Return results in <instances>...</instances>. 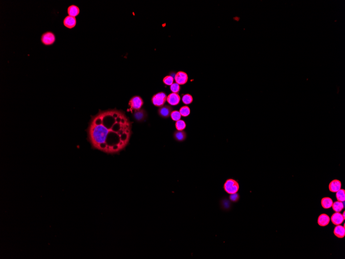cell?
Segmentation results:
<instances>
[{
    "instance_id": "4",
    "label": "cell",
    "mask_w": 345,
    "mask_h": 259,
    "mask_svg": "<svg viewBox=\"0 0 345 259\" xmlns=\"http://www.w3.org/2000/svg\"><path fill=\"white\" fill-rule=\"evenodd\" d=\"M167 96L164 92H158L152 96L151 101L154 106L161 107L164 105L167 101Z\"/></svg>"
},
{
    "instance_id": "1",
    "label": "cell",
    "mask_w": 345,
    "mask_h": 259,
    "mask_svg": "<svg viewBox=\"0 0 345 259\" xmlns=\"http://www.w3.org/2000/svg\"><path fill=\"white\" fill-rule=\"evenodd\" d=\"M132 123L125 112L117 109L99 110L91 116L86 130L93 149L108 154H118L129 143Z\"/></svg>"
},
{
    "instance_id": "19",
    "label": "cell",
    "mask_w": 345,
    "mask_h": 259,
    "mask_svg": "<svg viewBox=\"0 0 345 259\" xmlns=\"http://www.w3.org/2000/svg\"><path fill=\"white\" fill-rule=\"evenodd\" d=\"M332 208L335 212H341L344 208V205L342 202L336 201L332 204Z\"/></svg>"
},
{
    "instance_id": "27",
    "label": "cell",
    "mask_w": 345,
    "mask_h": 259,
    "mask_svg": "<svg viewBox=\"0 0 345 259\" xmlns=\"http://www.w3.org/2000/svg\"><path fill=\"white\" fill-rule=\"evenodd\" d=\"M239 195L237 194V193L230 195V196H229V200L232 201V202H238V201H239Z\"/></svg>"
},
{
    "instance_id": "10",
    "label": "cell",
    "mask_w": 345,
    "mask_h": 259,
    "mask_svg": "<svg viewBox=\"0 0 345 259\" xmlns=\"http://www.w3.org/2000/svg\"><path fill=\"white\" fill-rule=\"evenodd\" d=\"M63 24L66 28L68 29H72L77 24V20L75 17L68 15L64 18Z\"/></svg>"
},
{
    "instance_id": "26",
    "label": "cell",
    "mask_w": 345,
    "mask_h": 259,
    "mask_svg": "<svg viewBox=\"0 0 345 259\" xmlns=\"http://www.w3.org/2000/svg\"><path fill=\"white\" fill-rule=\"evenodd\" d=\"M170 90L172 92V93H178L180 90V85H178L177 83H173L170 86Z\"/></svg>"
},
{
    "instance_id": "13",
    "label": "cell",
    "mask_w": 345,
    "mask_h": 259,
    "mask_svg": "<svg viewBox=\"0 0 345 259\" xmlns=\"http://www.w3.org/2000/svg\"><path fill=\"white\" fill-rule=\"evenodd\" d=\"M331 219L332 223L337 226L342 224L345 220L342 217V214H341L339 212H336L333 214Z\"/></svg>"
},
{
    "instance_id": "6",
    "label": "cell",
    "mask_w": 345,
    "mask_h": 259,
    "mask_svg": "<svg viewBox=\"0 0 345 259\" xmlns=\"http://www.w3.org/2000/svg\"><path fill=\"white\" fill-rule=\"evenodd\" d=\"M172 107L168 105H163L159 108L158 110V114L160 117L163 118H167L171 116V114L172 111Z\"/></svg>"
},
{
    "instance_id": "5",
    "label": "cell",
    "mask_w": 345,
    "mask_h": 259,
    "mask_svg": "<svg viewBox=\"0 0 345 259\" xmlns=\"http://www.w3.org/2000/svg\"><path fill=\"white\" fill-rule=\"evenodd\" d=\"M55 35L53 32L50 31L45 32L42 34L41 37V41L45 45H51L55 41Z\"/></svg>"
},
{
    "instance_id": "2",
    "label": "cell",
    "mask_w": 345,
    "mask_h": 259,
    "mask_svg": "<svg viewBox=\"0 0 345 259\" xmlns=\"http://www.w3.org/2000/svg\"><path fill=\"white\" fill-rule=\"evenodd\" d=\"M223 189L227 194H236L239 190V184L236 179H228L224 184Z\"/></svg>"
},
{
    "instance_id": "17",
    "label": "cell",
    "mask_w": 345,
    "mask_h": 259,
    "mask_svg": "<svg viewBox=\"0 0 345 259\" xmlns=\"http://www.w3.org/2000/svg\"><path fill=\"white\" fill-rule=\"evenodd\" d=\"M321 205H322V207H323V208H325V209H328V208H330L332 207L333 202L330 198L326 197V198H323L321 200Z\"/></svg>"
},
{
    "instance_id": "25",
    "label": "cell",
    "mask_w": 345,
    "mask_h": 259,
    "mask_svg": "<svg viewBox=\"0 0 345 259\" xmlns=\"http://www.w3.org/2000/svg\"><path fill=\"white\" fill-rule=\"evenodd\" d=\"M163 82L167 85H171L174 82V78L171 76H167L163 79Z\"/></svg>"
},
{
    "instance_id": "23",
    "label": "cell",
    "mask_w": 345,
    "mask_h": 259,
    "mask_svg": "<svg viewBox=\"0 0 345 259\" xmlns=\"http://www.w3.org/2000/svg\"><path fill=\"white\" fill-rule=\"evenodd\" d=\"M181 116L187 117L190 115V109L187 106H184L181 107L179 110Z\"/></svg>"
},
{
    "instance_id": "9",
    "label": "cell",
    "mask_w": 345,
    "mask_h": 259,
    "mask_svg": "<svg viewBox=\"0 0 345 259\" xmlns=\"http://www.w3.org/2000/svg\"><path fill=\"white\" fill-rule=\"evenodd\" d=\"M146 112L144 110L141 109L135 111L134 114V118L138 122H142L146 118Z\"/></svg>"
},
{
    "instance_id": "18",
    "label": "cell",
    "mask_w": 345,
    "mask_h": 259,
    "mask_svg": "<svg viewBox=\"0 0 345 259\" xmlns=\"http://www.w3.org/2000/svg\"><path fill=\"white\" fill-rule=\"evenodd\" d=\"M230 203H229L228 200L226 198H222L220 200V207L222 210L223 211H228V210L230 209L231 208V205H230Z\"/></svg>"
},
{
    "instance_id": "20",
    "label": "cell",
    "mask_w": 345,
    "mask_h": 259,
    "mask_svg": "<svg viewBox=\"0 0 345 259\" xmlns=\"http://www.w3.org/2000/svg\"><path fill=\"white\" fill-rule=\"evenodd\" d=\"M182 101H183V103L185 104V105H189V104L193 102V97H192L191 95L189 94H186L184 95L183 96Z\"/></svg>"
},
{
    "instance_id": "3",
    "label": "cell",
    "mask_w": 345,
    "mask_h": 259,
    "mask_svg": "<svg viewBox=\"0 0 345 259\" xmlns=\"http://www.w3.org/2000/svg\"><path fill=\"white\" fill-rule=\"evenodd\" d=\"M143 104V100L140 96H134L129 101V106L130 108L128 111L133 112V111H135L141 109Z\"/></svg>"
},
{
    "instance_id": "16",
    "label": "cell",
    "mask_w": 345,
    "mask_h": 259,
    "mask_svg": "<svg viewBox=\"0 0 345 259\" xmlns=\"http://www.w3.org/2000/svg\"><path fill=\"white\" fill-rule=\"evenodd\" d=\"M67 12L69 16L75 17L80 13V9L76 5H72L68 7Z\"/></svg>"
},
{
    "instance_id": "15",
    "label": "cell",
    "mask_w": 345,
    "mask_h": 259,
    "mask_svg": "<svg viewBox=\"0 0 345 259\" xmlns=\"http://www.w3.org/2000/svg\"><path fill=\"white\" fill-rule=\"evenodd\" d=\"M334 234L337 237L342 239L345 236V228L344 226L337 225L334 230Z\"/></svg>"
},
{
    "instance_id": "21",
    "label": "cell",
    "mask_w": 345,
    "mask_h": 259,
    "mask_svg": "<svg viewBox=\"0 0 345 259\" xmlns=\"http://www.w3.org/2000/svg\"><path fill=\"white\" fill-rule=\"evenodd\" d=\"M175 127L177 130H183L186 128V123L183 120L180 119L176 122Z\"/></svg>"
},
{
    "instance_id": "12",
    "label": "cell",
    "mask_w": 345,
    "mask_h": 259,
    "mask_svg": "<svg viewBox=\"0 0 345 259\" xmlns=\"http://www.w3.org/2000/svg\"><path fill=\"white\" fill-rule=\"evenodd\" d=\"M187 133L186 131H183V130H181V131H179V130H176L173 134V137L175 140L177 142H181L184 141V140H186L187 138Z\"/></svg>"
},
{
    "instance_id": "8",
    "label": "cell",
    "mask_w": 345,
    "mask_h": 259,
    "mask_svg": "<svg viewBox=\"0 0 345 259\" xmlns=\"http://www.w3.org/2000/svg\"><path fill=\"white\" fill-rule=\"evenodd\" d=\"M167 101L171 106H176L180 102V96L178 93H172L167 97Z\"/></svg>"
},
{
    "instance_id": "14",
    "label": "cell",
    "mask_w": 345,
    "mask_h": 259,
    "mask_svg": "<svg viewBox=\"0 0 345 259\" xmlns=\"http://www.w3.org/2000/svg\"><path fill=\"white\" fill-rule=\"evenodd\" d=\"M330 221V218L329 216L325 214L320 215L318 219V223L321 227L327 226L329 223Z\"/></svg>"
},
{
    "instance_id": "22",
    "label": "cell",
    "mask_w": 345,
    "mask_h": 259,
    "mask_svg": "<svg viewBox=\"0 0 345 259\" xmlns=\"http://www.w3.org/2000/svg\"><path fill=\"white\" fill-rule=\"evenodd\" d=\"M336 196L338 201L344 202L345 200V190L344 189H340L336 194Z\"/></svg>"
},
{
    "instance_id": "24",
    "label": "cell",
    "mask_w": 345,
    "mask_h": 259,
    "mask_svg": "<svg viewBox=\"0 0 345 259\" xmlns=\"http://www.w3.org/2000/svg\"><path fill=\"white\" fill-rule=\"evenodd\" d=\"M171 118L173 121L177 122V121L181 119V114L178 111H172L171 114Z\"/></svg>"
},
{
    "instance_id": "7",
    "label": "cell",
    "mask_w": 345,
    "mask_h": 259,
    "mask_svg": "<svg viewBox=\"0 0 345 259\" xmlns=\"http://www.w3.org/2000/svg\"><path fill=\"white\" fill-rule=\"evenodd\" d=\"M176 83L179 85H184L187 82L188 76L187 74L184 71H179L177 72L175 77Z\"/></svg>"
},
{
    "instance_id": "11",
    "label": "cell",
    "mask_w": 345,
    "mask_h": 259,
    "mask_svg": "<svg viewBox=\"0 0 345 259\" xmlns=\"http://www.w3.org/2000/svg\"><path fill=\"white\" fill-rule=\"evenodd\" d=\"M342 187V183L338 179H334L330 183L329 189L331 192H337Z\"/></svg>"
},
{
    "instance_id": "28",
    "label": "cell",
    "mask_w": 345,
    "mask_h": 259,
    "mask_svg": "<svg viewBox=\"0 0 345 259\" xmlns=\"http://www.w3.org/2000/svg\"><path fill=\"white\" fill-rule=\"evenodd\" d=\"M342 217H343V218H344V219H345V212H343V214H342Z\"/></svg>"
}]
</instances>
